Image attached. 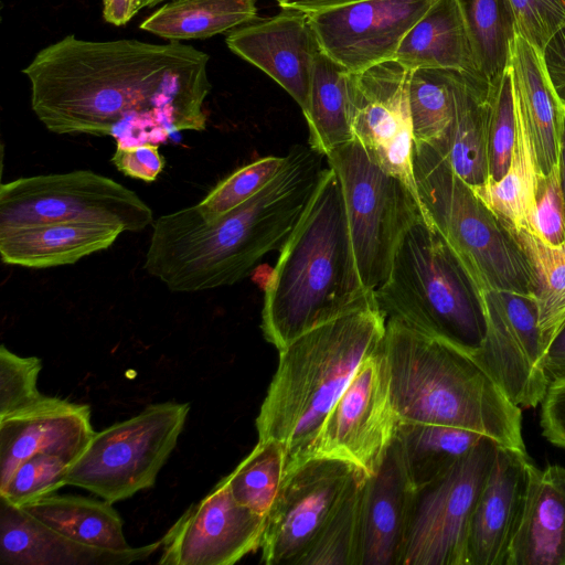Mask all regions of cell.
Instances as JSON below:
<instances>
[{
    "label": "cell",
    "instance_id": "6da1fadb",
    "mask_svg": "<svg viewBox=\"0 0 565 565\" xmlns=\"http://www.w3.org/2000/svg\"><path fill=\"white\" fill-rule=\"evenodd\" d=\"M209 55L179 41H88L43 47L22 73L39 120L57 135L109 136L119 146L166 143L202 131L212 85Z\"/></svg>",
    "mask_w": 565,
    "mask_h": 565
},
{
    "label": "cell",
    "instance_id": "7a4b0ae2",
    "mask_svg": "<svg viewBox=\"0 0 565 565\" xmlns=\"http://www.w3.org/2000/svg\"><path fill=\"white\" fill-rule=\"evenodd\" d=\"M326 156L295 145L279 173L227 213L206 220L196 205L152 223L143 268L177 292L234 285L281 248L327 168Z\"/></svg>",
    "mask_w": 565,
    "mask_h": 565
},
{
    "label": "cell",
    "instance_id": "3957f363",
    "mask_svg": "<svg viewBox=\"0 0 565 565\" xmlns=\"http://www.w3.org/2000/svg\"><path fill=\"white\" fill-rule=\"evenodd\" d=\"M375 301L361 281L341 183L328 164L265 287L264 337L279 351L306 331Z\"/></svg>",
    "mask_w": 565,
    "mask_h": 565
},
{
    "label": "cell",
    "instance_id": "277c9868",
    "mask_svg": "<svg viewBox=\"0 0 565 565\" xmlns=\"http://www.w3.org/2000/svg\"><path fill=\"white\" fill-rule=\"evenodd\" d=\"M383 351L401 422L463 428L526 452L521 408L469 353L393 319Z\"/></svg>",
    "mask_w": 565,
    "mask_h": 565
},
{
    "label": "cell",
    "instance_id": "5b68a950",
    "mask_svg": "<svg viewBox=\"0 0 565 565\" xmlns=\"http://www.w3.org/2000/svg\"><path fill=\"white\" fill-rule=\"evenodd\" d=\"M386 318L376 301L321 323L279 350L256 418L258 440H277L288 465L302 460L359 365L375 352Z\"/></svg>",
    "mask_w": 565,
    "mask_h": 565
},
{
    "label": "cell",
    "instance_id": "8992f818",
    "mask_svg": "<svg viewBox=\"0 0 565 565\" xmlns=\"http://www.w3.org/2000/svg\"><path fill=\"white\" fill-rule=\"evenodd\" d=\"M386 319L470 355L482 344V294L456 253L425 216L404 234L386 281L374 291Z\"/></svg>",
    "mask_w": 565,
    "mask_h": 565
},
{
    "label": "cell",
    "instance_id": "52a82bcc",
    "mask_svg": "<svg viewBox=\"0 0 565 565\" xmlns=\"http://www.w3.org/2000/svg\"><path fill=\"white\" fill-rule=\"evenodd\" d=\"M413 169L424 215L482 292L533 295L534 275L508 225L434 147L414 141Z\"/></svg>",
    "mask_w": 565,
    "mask_h": 565
},
{
    "label": "cell",
    "instance_id": "ba28073f",
    "mask_svg": "<svg viewBox=\"0 0 565 565\" xmlns=\"http://www.w3.org/2000/svg\"><path fill=\"white\" fill-rule=\"evenodd\" d=\"M327 163L341 183L359 275L374 292L388 278L406 231L425 216L419 199L386 172L358 140L331 150Z\"/></svg>",
    "mask_w": 565,
    "mask_h": 565
},
{
    "label": "cell",
    "instance_id": "9c48e42d",
    "mask_svg": "<svg viewBox=\"0 0 565 565\" xmlns=\"http://www.w3.org/2000/svg\"><path fill=\"white\" fill-rule=\"evenodd\" d=\"M188 403L147 406L138 415L95 431L68 467L66 486L115 503L151 488L185 425Z\"/></svg>",
    "mask_w": 565,
    "mask_h": 565
},
{
    "label": "cell",
    "instance_id": "30bf717a",
    "mask_svg": "<svg viewBox=\"0 0 565 565\" xmlns=\"http://www.w3.org/2000/svg\"><path fill=\"white\" fill-rule=\"evenodd\" d=\"M88 222L140 232L153 214L134 191L88 170L15 179L0 186V227Z\"/></svg>",
    "mask_w": 565,
    "mask_h": 565
},
{
    "label": "cell",
    "instance_id": "8fae6325",
    "mask_svg": "<svg viewBox=\"0 0 565 565\" xmlns=\"http://www.w3.org/2000/svg\"><path fill=\"white\" fill-rule=\"evenodd\" d=\"M498 446L484 437L445 475L415 493L401 565H467L470 519Z\"/></svg>",
    "mask_w": 565,
    "mask_h": 565
},
{
    "label": "cell",
    "instance_id": "7c38bea8",
    "mask_svg": "<svg viewBox=\"0 0 565 565\" xmlns=\"http://www.w3.org/2000/svg\"><path fill=\"white\" fill-rule=\"evenodd\" d=\"M364 475L347 461L328 457H308L287 468L266 519L262 563L299 565Z\"/></svg>",
    "mask_w": 565,
    "mask_h": 565
},
{
    "label": "cell",
    "instance_id": "4fadbf2b",
    "mask_svg": "<svg viewBox=\"0 0 565 565\" xmlns=\"http://www.w3.org/2000/svg\"><path fill=\"white\" fill-rule=\"evenodd\" d=\"M399 422L392 401L382 341L356 369L303 459H340L367 477L373 476L396 437Z\"/></svg>",
    "mask_w": 565,
    "mask_h": 565
},
{
    "label": "cell",
    "instance_id": "5bb4252c",
    "mask_svg": "<svg viewBox=\"0 0 565 565\" xmlns=\"http://www.w3.org/2000/svg\"><path fill=\"white\" fill-rule=\"evenodd\" d=\"M482 298L486 334L471 356L513 404L535 407L550 385L535 298L509 290L484 291Z\"/></svg>",
    "mask_w": 565,
    "mask_h": 565
},
{
    "label": "cell",
    "instance_id": "9a60e30c",
    "mask_svg": "<svg viewBox=\"0 0 565 565\" xmlns=\"http://www.w3.org/2000/svg\"><path fill=\"white\" fill-rule=\"evenodd\" d=\"M435 0H363L307 12L318 46L350 73L395 60L397 50Z\"/></svg>",
    "mask_w": 565,
    "mask_h": 565
},
{
    "label": "cell",
    "instance_id": "2e32d148",
    "mask_svg": "<svg viewBox=\"0 0 565 565\" xmlns=\"http://www.w3.org/2000/svg\"><path fill=\"white\" fill-rule=\"evenodd\" d=\"M411 72L396 60H390L354 73L352 128L354 139L372 160L418 198L408 100Z\"/></svg>",
    "mask_w": 565,
    "mask_h": 565
},
{
    "label": "cell",
    "instance_id": "e0dca14e",
    "mask_svg": "<svg viewBox=\"0 0 565 565\" xmlns=\"http://www.w3.org/2000/svg\"><path fill=\"white\" fill-rule=\"evenodd\" d=\"M266 519L238 503L224 477L160 540L159 564H235L260 547Z\"/></svg>",
    "mask_w": 565,
    "mask_h": 565
},
{
    "label": "cell",
    "instance_id": "ac0fdd59",
    "mask_svg": "<svg viewBox=\"0 0 565 565\" xmlns=\"http://www.w3.org/2000/svg\"><path fill=\"white\" fill-rule=\"evenodd\" d=\"M237 56L259 68L307 109L311 70L319 46L306 12L281 9L239 26L225 39Z\"/></svg>",
    "mask_w": 565,
    "mask_h": 565
},
{
    "label": "cell",
    "instance_id": "d6986e66",
    "mask_svg": "<svg viewBox=\"0 0 565 565\" xmlns=\"http://www.w3.org/2000/svg\"><path fill=\"white\" fill-rule=\"evenodd\" d=\"M94 434L89 406L46 395L33 406L0 418V486L36 454L57 456L72 465Z\"/></svg>",
    "mask_w": 565,
    "mask_h": 565
},
{
    "label": "cell",
    "instance_id": "ffe728a7",
    "mask_svg": "<svg viewBox=\"0 0 565 565\" xmlns=\"http://www.w3.org/2000/svg\"><path fill=\"white\" fill-rule=\"evenodd\" d=\"M527 452L498 446L475 505L467 537V565H505L524 503Z\"/></svg>",
    "mask_w": 565,
    "mask_h": 565
},
{
    "label": "cell",
    "instance_id": "44dd1931",
    "mask_svg": "<svg viewBox=\"0 0 565 565\" xmlns=\"http://www.w3.org/2000/svg\"><path fill=\"white\" fill-rule=\"evenodd\" d=\"M160 541L126 551L77 542L0 499V562L9 565H127L148 558Z\"/></svg>",
    "mask_w": 565,
    "mask_h": 565
},
{
    "label": "cell",
    "instance_id": "7402d4cb",
    "mask_svg": "<svg viewBox=\"0 0 565 565\" xmlns=\"http://www.w3.org/2000/svg\"><path fill=\"white\" fill-rule=\"evenodd\" d=\"M415 493L394 439L365 481L360 565H401Z\"/></svg>",
    "mask_w": 565,
    "mask_h": 565
},
{
    "label": "cell",
    "instance_id": "603a6c76",
    "mask_svg": "<svg viewBox=\"0 0 565 565\" xmlns=\"http://www.w3.org/2000/svg\"><path fill=\"white\" fill-rule=\"evenodd\" d=\"M505 565H565V467L529 466L521 518Z\"/></svg>",
    "mask_w": 565,
    "mask_h": 565
},
{
    "label": "cell",
    "instance_id": "cb8c5ba5",
    "mask_svg": "<svg viewBox=\"0 0 565 565\" xmlns=\"http://www.w3.org/2000/svg\"><path fill=\"white\" fill-rule=\"evenodd\" d=\"M508 66L515 107L529 130L540 174L546 175L558 163L565 110L551 86L541 51L518 33Z\"/></svg>",
    "mask_w": 565,
    "mask_h": 565
},
{
    "label": "cell",
    "instance_id": "d4e9b609",
    "mask_svg": "<svg viewBox=\"0 0 565 565\" xmlns=\"http://www.w3.org/2000/svg\"><path fill=\"white\" fill-rule=\"evenodd\" d=\"M395 60L408 71H450L477 87L490 88L478 66L457 0H435L405 35Z\"/></svg>",
    "mask_w": 565,
    "mask_h": 565
},
{
    "label": "cell",
    "instance_id": "484cf974",
    "mask_svg": "<svg viewBox=\"0 0 565 565\" xmlns=\"http://www.w3.org/2000/svg\"><path fill=\"white\" fill-rule=\"evenodd\" d=\"M122 233L88 222H49L0 227L1 260L28 268L74 264L107 249Z\"/></svg>",
    "mask_w": 565,
    "mask_h": 565
},
{
    "label": "cell",
    "instance_id": "4316f807",
    "mask_svg": "<svg viewBox=\"0 0 565 565\" xmlns=\"http://www.w3.org/2000/svg\"><path fill=\"white\" fill-rule=\"evenodd\" d=\"M354 73L348 72L319 51L316 54L303 113L309 128V146L323 156L354 140Z\"/></svg>",
    "mask_w": 565,
    "mask_h": 565
},
{
    "label": "cell",
    "instance_id": "83f0119b",
    "mask_svg": "<svg viewBox=\"0 0 565 565\" xmlns=\"http://www.w3.org/2000/svg\"><path fill=\"white\" fill-rule=\"evenodd\" d=\"M22 509L41 523L77 542L114 551L132 547L126 540L120 515L104 499L50 494Z\"/></svg>",
    "mask_w": 565,
    "mask_h": 565
},
{
    "label": "cell",
    "instance_id": "f1b7e54d",
    "mask_svg": "<svg viewBox=\"0 0 565 565\" xmlns=\"http://www.w3.org/2000/svg\"><path fill=\"white\" fill-rule=\"evenodd\" d=\"M484 437L454 426L399 422L395 440L417 492L445 475Z\"/></svg>",
    "mask_w": 565,
    "mask_h": 565
},
{
    "label": "cell",
    "instance_id": "f546056e",
    "mask_svg": "<svg viewBox=\"0 0 565 565\" xmlns=\"http://www.w3.org/2000/svg\"><path fill=\"white\" fill-rule=\"evenodd\" d=\"M489 90L468 82L459 74L454 78L452 119L439 149L454 172L471 186L488 181L486 142V99Z\"/></svg>",
    "mask_w": 565,
    "mask_h": 565
},
{
    "label": "cell",
    "instance_id": "4dcf8cb0",
    "mask_svg": "<svg viewBox=\"0 0 565 565\" xmlns=\"http://www.w3.org/2000/svg\"><path fill=\"white\" fill-rule=\"evenodd\" d=\"M256 0H169L140 29L169 41L201 40L257 20Z\"/></svg>",
    "mask_w": 565,
    "mask_h": 565
},
{
    "label": "cell",
    "instance_id": "1f68e13d",
    "mask_svg": "<svg viewBox=\"0 0 565 565\" xmlns=\"http://www.w3.org/2000/svg\"><path fill=\"white\" fill-rule=\"evenodd\" d=\"M515 117V142L507 173L499 181L472 189L510 228L534 232L540 171L529 130L516 107Z\"/></svg>",
    "mask_w": 565,
    "mask_h": 565
},
{
    "label": "cell",
    "instance_id": "d6a6232c",
    "mask_svg": "<svg viewBox=\"0 0 565 565\" xmlns=\"http://www.w3.org/2000/svg\"><path fill=\"white\" fill-rule=\"evenodd\" d=\"M510 230L522 247L534 275L539 327L546 350L565 323V242L553 246L530 230Z\"/></svg>",
    "mask_w": 565,
    "mask_h": 565
},
{
    "label": "cell",
    "instance_id": "836d02e7",
    "mask_svg": "<svg viewBox=\"0 0 565 565\" xmlns=\"http://www.w3.org/2000/svg\"><path fill=\"white\" fill-rule=\"evenodd\" d=\"M470 36L478 66L491 85L509 65L516 34L507 0H457Z\"/></svg>",
    "mask_w": 565,
    "mask_h": 565
},
{
    "label": "cell",
    "instance_id": "e575fe53",
    "mask_svg": "<svg viewBox=\"0 0 565 565\" xmlns=\"http://www.w3.org/2000/svg\"><path fill=\"white\" fill-rule=\"evenodd\" d=\"M457 73L436 68L411 72L408 100L414 141L439 149L452 119L454 78Z\"/></svg>",
    "mask_w": 565,
    "mask_h": 565
},
{
    "label": "cell",
    "instance_id": "d590c367",
    "mask_svg": "<svg viewBox=\"0 0 565 565\" xmlns=\"http://www.w3.org/2000/svg\"><path fill=\"white\" fill-rule=\"evenodd\" d=\"M287 465V451L282 444L271 439L258 440L225 479L238 503L267 518Z\"/></svg>",
    "mask_w": 565,
    "mask_h": 565
},
{
    "label": "cell",
    "instance_id": "8d00e7d4",
    "mask_svg": "<svg viewBox=\"0 0 565 565\" xmlns=\"http://www.w3.org/2000/svg\"><path fill=\"white\" fill-rule=\"evenodd\" d=\"M366 478H360L299 565H360Z\"/></svg>",
    "mask_w": 565,
    "mask_h": 565
},
{
    "label": "cell",
    "instance_id": "74e56055",
    "mask_svg": "<svg viewBox=\"0 0 565 565\" xmlns=\"http://www.w3.org/2000/svg\"><path fill=\"white\" fill-rule=\"evenodd\" d=\"M515 132L513 83L508 66L500 78L490 85L486 99L488 181H499L507 173Z\"/></svg>",
    "mask_w": 565,
    "mask_h": 565
},
{
    "label": "cell",
    "instance_id": "f35d334b",
    "mask_svg": "<svg viewBox=\"0 0 565 565\" xmlns=\"http://www.w3.org/2000/svg\"><path fill=\"white\" fill-rule=\"evenodd\" d=\"M285 161L286 156H266L238 168L196 204L198 210L206 220L227 213L265 188L279 173Z\"/></svg>",
    "mask_w": 565,
    "mask_h": 565
},
{
    "label": "cell",
    "instance_id": "ab89813d",
    "mask_svg": "<svg viewBox=\"0 0 565 565\" xmlns=\"http://www.w3.org/2000/svg\"><path fill=\"white\" fill-rule=\"evenodd\" d=\"M66 460L47 454H36L22 461L9 480L0 486V499L22 508L66 486L70 467Z\"/></svg>",
    "mask_w": 565,
    "mask_h": 565
},
{
    "label": "cell",
    "instance_id": "60d3db41",
    "mask_svg": "<svg viewBox=\"0 0 565 565\" xmlns=\"http://www.w3.org/2000/svg\"><path fill=\"white\" fill-rule=\"evenodd\" d=\"M41 369L39 358L20 356L1 345L0 418L24 411L45 396L38 390Z\"/></svg>",
    "mask_w": 565,
    "mask_h": 565
},
{
    "label": "cell",
    "instance_id": "b9f144b4",
    "mask_svg": "<svg viewBox=\"0 0 565 565\" xmlns=\"http://www.w3.org/2000/svg\"><path fill=\"white\" fill-rule=\"evenodd\" d=\"M515 31L541 52L565 25V0H507Z\"/></svg>",
    "mask_w": 565,
    "mask_h": 565
},
{
    "label": "cell",
    "instance_id": "7bdbcfd3",
    "mask_svg": "<svg viewBox=\"0 0 565 565\" xmlns=\"http://www.w3.org/2000/svg\"><path fill=\"white\" fill-rule=\"evenodd\" d=\"M533 233L553 246L565 242V202L558 163L548 174L539 177Z\"/></svg>",
    "mask_w": 565,
    "mask_h": 565
},
{
    "label": "cell",
    "instance_id": "ee69618b",
    "mask_svg": "<svg viewBox=\"0 0 565 565\" xmlns=\"http://www.w3.org/2000/svg\"><path fill=\"white\" fill-rule=\"evenodd\" d=\"M111 162L125 175L148 183L153 182L164 168L159 145L150 142L138 146L116 145Z\"/></svg>",
    "mask_w": 565,
    "mask_h": 565
},
{
    "label": "cell",
    "instance_id": "f6af8a7d",
    "mask_svg": "<svg viewBox=\"0 0 565 565\" xmlns=\"http://www.w3.org/2000/svg\"><path fill=\"white\" fill-rule=\"evenodd\" d=\"M540 426L548 443L565 449V380L548 385L541 402Z\"/></svg>",
    "mask_w": 565,
    "mask_h": 565
},
{
    "label": "cell",
    "instance_id": "bcb514c9",
    "mask_svg": "<svg viewBox=\"0 0 565 565\" xmlns=\"http://www.w3.org/2000/svg\"><path fill=\"white\" fill-rule=\"evenodd\" d=\"M541 53L551 86L565 110V25L548 40Z\"/></svg>",
    "mask_w": 565,
    "mask_h": 565
},
{
    "label": "cell",
    "instance_id": "7dc6e473",
    "mask_svg": "<svg viewBox=\"0 0 565 565\" xmlns=\"http://www.w3.org/2000/svg\"><path fill=\"white\" fill-rule=\"evenodd\" d=\"M543 369L550 384L565 380V323L546 347Z\"/></svg>",
    "mask_w": 565,
    "mask_h": 565
},
{
    "label": "cell",
    "instance_id": "c3c4849f",
    "mask_svg": "<svg viewBox=\"0 0 565 565\" xmlns=\"http://www.w3.org/2000/svg\"><path fill=\"white\" fill-rule=\"evenodd\" d=\"M143 8L146 0H103V18L113 25L122 26Z\"/></svg>",
    "mask_w": 565,
    "mask_h": 565
},
{
    "label": "cell",
    "instance_id": "681fc988",
    "mask_svg": "<svg viewBox=\"0 0 565 565\" xmlns=\"http://www.w3.org/2000/svg\"><path fill=\"white\" fill-rule=\"evenodd\" d=\"M281 9H294L302 12H312L322 9L344 6L363 0H273Z\"/></svg>",
    "mask_w": 565,
    "mask_h": 565
},
{
    "label": "cell",
    "instance_id": "f907efd6",
    "mask_svg": "<svg viewBox=\"0 0 565 565\" xmlns=\"http://www.w3.org/2000/svg\"><path fill=\"white\" fill-rule=\"evenodd\" d=\"M558 170H559L562 192H563L564 202H565V119H564L563 132H562V138H561V145H559Z\"/></svg>",
    "mask_w": 565,
    "mask_h": 565
},
{
    "label": "cell",
    "instance_id": "816d5d0a",
    "mask_svg": "<svg viewBox=\"0 0 565 565\" xmlns=\"http://www.w3.org/2000/svg\"><path fill=\"white\" fill-rule=\"evenodd\" d=\"M162 2L163 0H146V8H153Z\"/></svg>",
    "mask_w": 565,
    "mask_h": 565
},
{
    "label": "cell",
    "instance_id": "f5cc1de1",
    "mask_svg": "<svg viewBox=\"0 0 565 565\" xmlns=\"http://www.w3.org/2000/svg\"><path fill=\"white\" fill-rule=\"evenodd\" d=\"M164 1H169V0H163V2H164Z\"/></svg>",
    "mask_w": 565,
    "mask_h": 565
}]
</instances>
